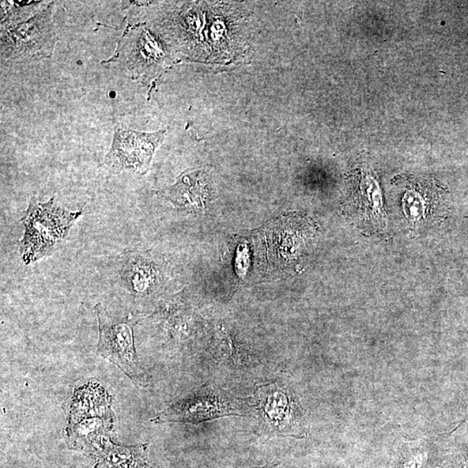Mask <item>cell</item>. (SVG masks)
<instances>
[{
	"instance_id": "obj_6",
	"label": "cell",
	"mask_w": 468,
	"mask_h": 468,
	"mask_svg": "<svg viewBox=\"0 0 468 468\" xmlns=\"http://www.w3.org/2000/svg\"><path fill=\"white\" fill-rule=\"evenodd\" d=\"M165 51L152 33L143 25H128L121 37L114 55L104 63H119L133 80L149 75L162 62Z\"/></svg>"
},
{
	"instance_id": "obj_5",
	"label": "cell",
	"mask_w": 468,
	"mask_h": 468,
	"mask_svg": "<svg viewBox=\"0 0 468 468\" xmlns=\"http://www.w3.org/2000/svg\"><path fill=\"white\" fill-rule=\"evenodd\" d=\"M165 130L145 133L116 128L105 164L114 173L130 171L145 175L158 147L164 141Z\"/></svg>"
},
{
	"instance_id": "obj_3",
	"label": "cell",
	"mask_w": 468,
	"mask_h": 468,
	"mask_svg": "<svg viewBox=\"0 0 468 468\" xmlns=\"http://www.w3.org/2000/svg\"><path fill=\"white\" fill-rule=\"evenodd\" d=\"M99 324L97 353L119 367L138 386H145L144 371L139 364L135 348V318L108 312L101 304L96 307Z\"/></svg>"
},
{
	"instance_id": "obj_8",
	"label": "cell",
	"mask_w": 468,
	"mask_h": 468,
	"mask_svg": "<svg viewBox=\"0 0 468 468\" xmlns=\"http://www.w3.org/2000/svg\"><path fill=\"white\" fill-rule=\"evenodd\" d=\"M157 194L171 202L176 209L192 214L203 212L211 199L209 179L203 171L181 173L175 184Z\"/></svg>"
},
{
	"instance_id": "obj_7",
	"label": "cell",
	"mask_w": 468,
	"mask_h": 468,
	"mask_svg": "<svg viewBox=\"0 0 468 468\" xmlns=\"http://www.w3.org/2000/svg\"><path fill=\"white\" fill-rule=\"evenodd\" d=\"M161 266L149 251L124 250L118 258L123 288L135 303L156 295L161 282Z\"/></svg>"
},
{
	"instance_id": "obj_4",
	"label": "cell",
	"mask_w": 468,
	"mask_h": 468,
	"mask_svg": "<svg viewBox=\"0 0 468 468\" xmlns=\"http://www.w3.org/2000/svg\"><path fill=\"white\" fill-rule=\"evenodd\" d=\"M245 405L226 392L207 387L180 400L153 421L201 422L211 419L245 413Z\"/></svg>"
},
{
	"instance_id": "obj_1",
	"label": "cell",
	"mask_w": 468,
	"mask_h": 468,
	"mask_svg": "<svg viewBox=\"0 0 468 468\" xmlns=\"http://www.w3.org/2000/svg\"><path fill=\"white\" fill-rule=\"evenodd\" d=\"M81 215L82 211L73 212L58 205L55 197L44 203L32 197L21 218L25 228L18 243L22 261L30 265L54 254Z\"/></svg>"
},
{
	"instance_id": "obj_2",
	"label": "cell",
	"mask_w": 468,
	"mask_h": 468,
	"mask_svg": "<svg viewBox=\"0 0 468 468\" xmlns=\"http://www.w3.org/2000/svg\"><path fill=\"white\" fill-rule=\"evenodd\" d=\"M50 2L20 24L1 27V58L13 63H31L51 58L58 36Z\"/></svg>"
},
{
	"instance_id": "obj_9",
	"label": "cell",
	"mask_w": 468,
	"mask_h": 468,
	"mask_svg": "<svg viewBox=\"0 0 468 468\" xmlns=\"http://www.w3.org/2000/svg\"><path fill=\"white\" fill-rule=\"evenodd\" d=\"M259 410L267 424L278 430L288 425L292 417L290 396L288 392L278 387L266 386L260 388Z\"/></svg>"
},
{
	"instance_id": "obj_10",
	"label": "cell",
	"mask_w": 468,
	"mask_h": 468,
	"mask_svg": "<svg viewBox=\"0 0 468 468\" xmlns=\"http://www.w3.org/2000/svg\"><path fill=\"white\" fill-rule=\"evenodd\" d=\"M147 445L138 447H117L109 444L100 468H145Z\"/></svg>"
},
{
	"instance_id": "obj_11",
	"label": "cell",
	"mask_w": 468,
	"mask_h": 468,
	"mask_svg": "<svg viewBox=\"0 0 468 468\" xmlns=\"http://www.w3.org/2000/svg\"><path fill=\"white\" fill-rule=\"evenodd\" d=\"M422 465L421 456H415L412 459L407 460V462L403 464L402 468H421Z\"/></svg>"
}]
</instances>
